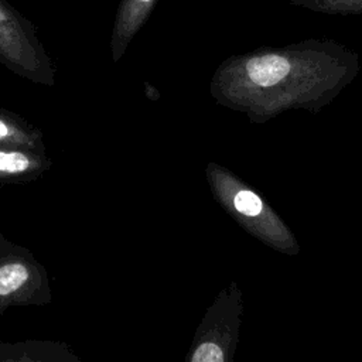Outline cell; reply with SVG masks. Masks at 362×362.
<instances>
[{
	"instance_id": "1",
	"label": "cell",
	"mask_w": 362,
	"mask_h": 362,
	"mask_svg": "<svg viewBox=\"0 0 362 362\" xmlns=\"http://www.w3.org/2000/svg\"><path fill=\"white\" fill-rule=\"evenodd\" d=\"M359 71L352 48L332 38H307L228 57L212 75L209 93L218 105L263 124L294 109L321 112Z\"/></svg>"
},
{
	"instance_id": "2",
	"label": "cell",
	"mask_w": 362,
	"mask_h": 362,
	"mask_svg": "<svg viewBox=\"0 0 362 362\" xmlns=\"http://www.w3.org/2000/svg\"><path fill=\"white\" fill-rule=\"evenodd\" d=\"M205 178L214 199L246 233L279 253H300L290 226L252 185L215 161L206 164Z\"/></svg>"
},
{
	"instance_id": "3",
	"label": "cell",
	"mask_w": 362,
	"mask_h": 362,
	"mask_svg": "<svg viewBox=\"0 0 362 362\" xmlns=\"http://www.w3.org/2000/svg\"><path fill=\"white\" fill-rule=\"evenodd\" d=\"M242 314V290L236 281H230L206 308L185 362H232L239 342Z\"/></svg>"
},
{
	"instance_id": "4",
	"label": "cell",
	"mask_w": 362,
	"mask_h": 362,
	"mask_svg": "<svg viewBox=\"0 0 362 362\" xmlns=\"http://www.w3.org/2000/svg\"><path fill=\"white\" fill-rule=\"evenodd\" d=\"M0 64L16 75L52 86L55 69L35 27L8 1L0 0Z\"/></svg>"
},
{
	"instance_id": "5",
	"label": "cell",
	"mask_w": 362,
	"mask_h": 362,
	"mask_svg": "<svg viewBox=\"0 0 362 362\" xmlns=\"http://www.w3.org/2000/svg\"><path fill=\"white\" fill-rule=\"evenodd\" d=\"M52 300L49 277L34 255L0 233V315L10 307L47 305Z\"/></svg>"
},
{
	"instance_id": "6",
	"label": "cell",
	"mask_w": 362,
	"mask_h": 362,
	"mask_svg": "<svg viewBox=\"0 0 362 362\" xmlns=\"http://www.w3.org/2000/svg\"><path fill=\"white\" fill-rule=\"evenodd\" d=\"M0 362H82L74 349L61 341L25 339L0 342Z\"/></svg>"
},
{
	"instance_id": "7",
	"label": "cell",
	"mask_w": 362,
	"mask_h": 362,
	"mask_svg": "<svg viewBox=\"0 0 362 362\" xmlns=\"http://www.w3.org/2000/svg\"><path fill=\"white\" fill-rule=\"evenodd\" d=\"M52 165L45 153L27 148H0V185L27 184L41 178Z\"/></svg>"
},
{
	"instance_id": "8",
	"label": "cell",
	"mask_w": 362,
	"mask_h": 362,
	"mask_svg": "<svg viewBox=\"0 0 362 362\" xmlns=\"http://www.w3.org/2000/svg\"><path fill=\"white\" fill-rule=\"evenodd\" d=\"M157 0H120L110 38L112 59L119 61L146 23Z\"/></svg>"
},
{
	"instance_id": "9",
	"label": "cell",
	"mask_w": 362,
	"mask_h": 362,
	"mask_svg": "<svg viewBox=\"0 0 362 362\" xmlns=\"http://www.w3.org/2000/svg\"><path fill=\"white\" fill-rule=\"evenodd\" d=\"M1 147L45 153L42 132L20 115L0 107V148Z\"/></svg>"
},
{
	"instance_id": "10",
	"label": "cell",
	"mask_w": 362,
	"mask_h": 362,
	"mask_svg": "<svg viewBox=\"0 0 362 362\" xmlns=\"http://www.w3.org/2000/svg\"><path fill=\"white\" fill-rule=\"evenodd\" d=\"M294 6L328 16L362 17V0H286Z\"/></svg>"
}]
</instances>
